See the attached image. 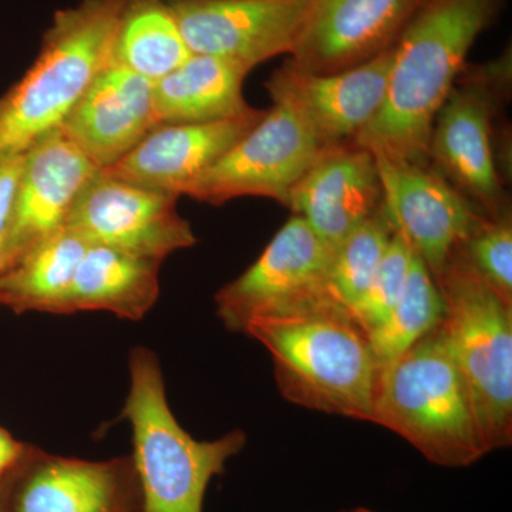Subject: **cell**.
<instances>
[{
  "instance_id": "1",
  "label": "cell",
  "mask_w": 512,
  "mask_h": 512,
  "mask_svg": "<svg viewBox=\"0 0 512 512\" xmlns=\"http://www.w3.org/2000/svg\"><path fill=\"white\" fill-rule=\"evenodd\" d=\"M503 6L504 0H423L394 45L382 109L353 141L394 163L429 165L437 111Z\"/></svg>"
},
{
  "instance_id": "2",
  "label": "cell",
  "mask_w": 512,
  "mask_h": 512,
  "mask_svg": "<svg viewBox=\"0 0 512 512\" xmlns=\"http://www.w3.org/2000/svg\"><path fill=\"white\" fill-rule=\"evenodd\" d=\"M244 333L274 357L275 379L291 403L372 421L377 363L352 312L332 302L251 320Z\"/></svg>"
},
{
  "instance_id": "3",
  "label": "cell",
  "mask_w": 512,
  "mask_h": 512,
  "mask_svg": "<svg viewBox=\"0 0 512 512\" xmlns=\"http://www.w3.org/2000/svg\"><path fill=\"white\" fill-rule=\"evenodd\" d=\"M124 0L57 10L35 63L0 96V154L26 151L55 130L110 63Z\"/></svg>"
},
{
  "instance_id": "4",
  "label": "cell",
  "mask_w": 512,
  "mask_h": 512,
  "mask_svg": "<svg viewBox=\"0 0 512 512\" xmlns=\"http://www.w3.org/2000/svg\"><path fill=\"white\" fill-rule=\"evenodd\" d=\"M130 387L123 417L133 431V457L143 512H202L212 478L224 473L229 458L247 443L244 431L198 441L175 419L163 370L150 349L131 350Z\"/></svg>"
},
{
  "instance_id": "5",
  "label": "cell",
  "mask_w": 512,
  "mask_h": 512,
  "mask_svg": "<svg viewBox=\"0 0 512 512\" xmlns=\"http://www.w3.org/2000/svg\"><path fill=\"white\" fill-rule=\"evenodd\" d=\"M372 423L399 434L437 466L467 467L488 454L440 325L380 367Z\"/></svg>"
},
{
  "instance_id": "6",
  "label": "cell",
  "mask_w": 512,
  "mask_h": 512,
  "mask_svg": "<svg viewBox=\"0 0 512 512\" xmlns=\"http://www.w3.org/2000/svg\"><path fill=\"white\" fill-rule=\"evenodd\" d=\"M444 303L441 332L466 383L488 453L512 441V303L454 251L434 278Z\"/></svg>"
},
{
  "instance_id": "7",
  "label": "cell",
  "mask_w": 512,
  "mask_h": 512,
  "mask_svg": "<svg viewBox=\"0 0 512 512\" xmlns=\"http://www.w3.org/2000/svg\"><path fill=\"white\" fill-rule=\"evenodd\" d=\"M511 49L491 62L466 64L437 111L429 164L481 214L511 211L495 143V124L510 100Z\"/></svg>"
},
{
  "instance_id": "8",
  "label": "cell",
  "mask_w": 512,
  "mask_h": 512,
  "mask_svg": "<svg viewBox=\"0 0 512 512\" xmlns=\"http://www.w3.org/2000/svg\"><path fill=\"white\" fill-rule=\"evenodd\" d=\"M333 258L335 249L293 215L254 264L217 293L218 316L227 329L244 332L254 319L339 303L330 289Z\"/></svg>"
},
{
  "instance_id": "9",
  "label": "cell",
  "mask_w": 512,
  "mask_h": 512,
  "mask_svg": "<svg viewBox=\"0 0 512 512\" xmlns=\"http://www.w3.org/2000/svg\"><path fill=\"white\" fill-rule=\"evenodd\" d=\"M322 148L292 107L274 101L264 119L181 195L211 205L239 197L271 198L288 207L293 187Z\"/></svg>"
},
{
  "instance_id": "10",
  "label": "cell",
  "mask_w": 512,
  "mask_h": 512,
  "mask_svg": "<svg viewBox=\"0 0 512 512\" xmlns=\"http://www.w3.org/2000/svg\"><path fill=\"white\" fill-rule=\"evenodd\" d=\"M177 195L116 180L99 170L77 195L64 227L89 245L164 262L197 242Z\"/></svg>"
},
{
  "instance_id": "11",
  "label": "cell",
  "mask_w": 512,
  "mask_h": 512,
  "mask_svg": "<svg viewBox=\"0 0 512 512\" xmlns=\"http://www.w3.org/2000/svg\"><path fill=\"white\" fill-rule=\"evenodd\" d=\"M2 487L6 512H143L131 456L89 461L29 444Z\"/></svg>"
},
{
  "instance_id": "12",
  "label": "cell",
  "mask_w": 512,
  "mask_h": 512,
  "mask_svg": "<svg viewBox=\"0 0 512 512\" xmlns=\"http://www.w3.org/2000/svg\"><path fill=\"white\" fill-rule=\"evenodd\" d=\"M192 55L237 60L254 69L291 56L311 0H164Z\"/></svg>"
},
{
  "instance_id": "13",
  "label": "cell",
  "mask_w": 512,
  "mask_h": 512,
  "mask_svg": "<svg viewBox=\"0 0 512 512\" xmlns=\"http://www.w3.org/2000/svg\"><path fill=\"white\" fill-rule=\"evenodd\" d=\"M375 158L384 210L394 231L436 278L485 215L430 164H402L380 156Z\"/></svg>"
},
{
  "instance_id": "14",
  "label": "cell",
  "mask_w": 512,
  "mask_h": 512,
  "mask_svg": "<svg viewBox=\"0 0 512 512\" xmlns=\"http://www.w3.org/2000/svg\"><path fill=\"white\" fill-rule=\"evenodd\" d=\"M394 46L373 59L332 74L303 72L291 62L276 70L265 87L272 101L288 104L323 147L352 141L386 99Z\"/></svg>"
},
{
  "instance_id": "15",
  "label": "cell",
  "mask_w": 512,
  "mask_h": 512,
  "mask_svg": "<svg viewBox=\"0 0 512 512\" xmlns=\"http://www.w3.org/2000/svg\"><path fill=\"white\" fill-rule=\"evenodd\" d=\"M423 0H311L289 62L303 72L352 69L396 45Z\"/></svg>"
},
{
  "instance_id": "16",
  "label": "cell",
  "mask_w": 512,
  "mask_h": 512,
  "mask_svg": "<svg viewBox=\"0 0 512 512\" xmlns=\"http://www.w3.org/2000/svg\"><path fill=\"white\" fill-rule=\"evenodd\" d=\"M97 171L59 127L26 150L15 211L0 237L6 271L64 227L77 195Z\"/></svg>"
},
{
  "instance_id": "17",
  "label": "cell",
  "mask_w": 512,
  "mask_h": 512,
  "mask_svg": "<svg viewBox=\"0 0 512 512\" xmlns=\"http://www.w3.org/2000/svg\"><path fill=\"white\" fill-rule=\"evenodd\" d=\"M382 205L376 158L353 140L322 148L293 187L288 202L293 215L308 222L335 251L353 229Z\"/></svg>"
},
{
  "instance_id": "18",
  "label": "cell",
  "mask_w": 512,
  "mask_h": 512,
  "mask_svg": "<svg viewBox=\"0 0 512 512\" xmlns=\"http://www.w3.org/2000/svg\"><path fill=\"white\" fill-rule=\"evenodd\" d=\"M266 110L208 123L160 124L103 173L180 197L191 181L221 160L262 119Z\"/></svg>"
},
{
  "instance_id": "19",
  "label": "cell",
  "mask_w": 512,
  "mask_h": 512,
  "mask_svg": "<svg viewBox=\"0 0 512 512\" xmlns=\"http://www.w3.org/2000/svg\"><path fill=\"white\" fill-rule=\"evenodd\" d=\"M153 89L146 77L109 63L59 128L99 170L109 168L158 126Z\"/></svg>"
},
{
  "instance_id": "20",
  "label": "cell",
  "mask_w": 512,
  "mask_h": 512,
  "mask_svg": "<svg viewBox=\"0 0 512 512\" xmlns=\"http://www.w3.org/2000/svg\"><path fill=\"white\" fill-rule=\"evenodd\" d=\"M251 72L237 60L191 55L154 82V111L160 124L208 123L245 116L255 110L244 97Z\"/></svg>"
},
{
  "instance_id": "21",
  "label": "cell",
  "mask_w": 512,
  "mask_h": 512,
  "mask_svg": "<svg viewBox=\"0 0 512 512\" xmlns=\"http://www.w3.org/2000/svg\"><path fill=\"white\" fill-rule=\"evenodd\" d=\"M161 265L119 249L89 245L74 276L72 313L104 311L121 319H143L160 295Z\"/></svg>"
},
{
  "instance_id": "22",
  "label": "cell",
  "mask_w": 512,
  "mask_h": 512,
  "mask_svg": "<svg viewBox=\"0 0 512 512\" xmlns=\"http://www.w3.org/2000/svg\"><path fill=\"white\" fill-rule=\"evenodd\" d=\"M89 244L63 227L20 258L0 278V306L16 313H72L77 266Z\"/></svg>"
},
{
  "instance_id": "23",
  "label": "cell",
  "mask_w": 512,
  "mask_h": 512,
  "mask_svg": "<svg viewBox=\"0 0 512 512\" xmlns=\"http://www.w3.org/2000/svg\"><path fill=\"white\" fill-rule=\"evenodd\" d=\"M191 55L164 0H124L110 63L154 83Z\"/></svg>"
},
{
  "instance_id": "24",
  "label": "cell",
  "mask_w": 512,
  "mask_h": 512,
  "mask_svg": "<svg viewBox=\"0 0 512 512\" xmlns=\"http://www.w3.org/2000/svg\"><path fill=\"white\" fill-rule=\"evenodd\" d=\"M444 303L439 286L414 254L402 298L392 312L367 333L370 348L382 367L392 362L440 325Z\"/></svg>"
},
{
  "instance_id": "25",
  "label": "cell",
  "mask_w": 512,
  "mask_h": 512,
  "mask_svg": "<svg viewBox=\"0 0 512 512\" xmlns=\"http://www.w3.org/2000/svg\"><path fill=\"white\" fill-rule=\"evenodd\" d=\"M384 205L343 239L335 251L330 289L340 305L352 311L379 268L394 235Z\"/></svg>"
},
{
  "instance_id": "26",
  "label": "cell",
  "mask_w": 512,
  "mask_h": 512,
  "mask_svg": "<svg viewBox=\"0 0 512 512\" xmlns=\"http://www.w3.org/2000/svg\"><path fill=\"white\" fill-rule=\"evenodd\" d=\"M505 302L512 303V217H485L457 248Z\"/></svg>"
},
{
  "instance_id": "27",
  "label": "cell",
  "mask_w": 512,
  "mask_h": 512,
  "mask_svg": "<svg viewBox=\"0 0 512 512\" xmlns=\"http://www.w3.org/2000/svg\"><path fill=\"white\" fill-rule=\"evenodd\" d=\"M414 252L397 232L362 298L352 308L353 318L366 333L376 328L402 298Z\"/></svg>"
},
{
  "instance_id": "28",
  "label": "cell",
  "mask_w": 512,
  "mask_h": 512,
  "mask_svg": "<svg viewBox=\"0 0 512 512\" xmlns=\"http://www.w3.org/2000/svg\"><path fill=\"white\" fill-rule=\"evenodd\" d=\"M25 163L26 151L0 154V237L12 220Z\"/></svg>"
},
{
  "instance_id": "29",
  "label": "cell",
  "mask_w": 512,
  "mask_h": 512,
  "mask_svg": "<svg viewBox=\"0 0 512 512\" xmlns=\"http://www.w3.org/2000/svg\"><path fill=\"white\" fill-rule=\"evenodd\" d=\"M28 447L29 444L16 440L8 430L0 427V481L18 466Z\"/></svg>"
},
{
  "instance_id": "30",
  "label": "cell",
  "mask_w": 512,
  "mask_h": 512,
  "mask_svg": "<svg viewBox=\"0 0 512 512\" xmlns=\"http://www.w3.org/2000/svg\"><path fill=\"white\" fill-rule=\"evenodd\" d=\"M6 264H5V256H3L2 244H0V278L5 274Z\"/></svg>"
},
{
  "instance_id": "31",
  "label": "cell",
  "mask_w": 512,
  "mask_h": 512,
  "mask_svg": "<svg viewBox=\"0 0 512 512\" xmlns=\"http://www.w3.org/2000/svg\"><path fill=\"white\" fill-rule=\"evenodd\" d=\"M0 512H6L5 495H3L2 481H0Z\"/></svg>"
},
{
  "instance_id": "32",
  "label": "cell",
  "mask_w": 512,
  "mask_h": 512,
  "mask_svg": "<svg viewBox=\"0 0 512 512\" xmlns=\"http://www.w3.org/2000/svg\"><path fill=\"white\" fill-rule=\"evenodd\" d=\"M345 512H376L373 510H367V508H355V510L345 511Z\"/></svg>"
}]
</instances>
